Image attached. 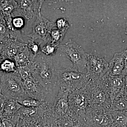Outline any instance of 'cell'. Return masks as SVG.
Listing matches in <instances>:
<instances>
[{"label":"cell","mask_w":127,"mask_h":127,"mask_svg":"<svg viewBox=\"0 0 127 127\" xmlns=\"http://www.w3.org/2000/svg\"><path fill=\"white\" fill-rule=\"evenodd\" d=\"M32 76L48 91L59 89L57 71L52 57L47 56L41 52L33 61Z\"/></svg>","instance_id":"obj_1"},{"label":"cell","mask_w":127,"mask_h":127,"mask_svg":"<svg viewBox=\"0 0 127 127\" xmlns=\"http://www.w3.org/2000/svg\"><path fill=\"white\" fill-rule=\"evenodd\" d=\"M57 77L59 87L64 88L70 93L75 90L84 88L89 80L86 74L70 67L57 70Z\"/></svg>","instance_id":"obj_2"},{"label":"cell","mask_w":127,"mask_h":127,"mask_svg":"<svg viewBox=\"0 0 127 127\" xmlns=\"http://www.w3.org/2000/svg\"><path fill=\"white\" fill-rule=\"evenodd\" d=\"M91 106L103 107L111 109L112 102L101 80L89 79L84 87Z\"/></svg>","instance_id":"obj_3"},{"label":"cell","mask_w":127,"mask_h":127,"mask_svg":"<svg viewBox=\"0 0 127 127\" xmlns=\"http://www.w3.org/2000/svg\"><path fill=\"white\" fill-rule=\"evenodd\" d=\"M58 50L64 53L71 62L73 68L82 73L86 68L87 53L81 46L71 39H69L63 45H59Z\"/></svg>","instance_id":"obj_4"},{"label":"cell","mask_w":127,"mask_h":127,"mask_svg":"<svg viewBox=\"0 0 127 127\" xmlns=\"http://www.w3.org/2000/svg\"><path fill=\"white\" fill-rule=\"evenodd\" d=\"M81 118L85 125L91 127H110L112 122L111 109L103 107L90 106Z\"/></svg>","instance_id":"obj_5"},{"label":"cell","mask_w":127,"mask_h":127,"mask_svg":"<svg viewBox=\"0 0 127 127\" xmlns=\"http://www.w3.org/2000/svg\"><path fill=\"white\" fill-rule=\"evenodd\" d=\"M1 89V93L7 99H17L25 95L23 81L16 71L7 74L2 73Z\"/></svg>","instance_id":"obj_6"},{"label":"cell","mask_w":127,"mask_h":127,"mask_svg":"<svg viewBox=\"0 0 127 127\" xmlns=\"http://www.w3.org/2000/svg\"><path fill=\"white\" fill-rule=\"evenodd\" d=\"M87 57L86 74L91 80H101L108 72L109 63L96 53H87Z\"/></svg>","instance_id":"obj_7"},{"label":"cell","mask_w":127,"mask_h":127,"mask_svg":"<svg viewBox=\"0 0 127 127\" xmlns=\"http://www.w3.org/2000/svg\"><path fill=\"white\" fill-rule=\"evenodd\" d=\"M18 9L16 11L26 20L27 26L31 29L37 16L41 14V9L44 0H16Z\"/></svg>","instance_id":"obj_8"},{"label":"cell","mask_w":127,"mask_h":127,"mask_svg":"<svg viewBox=\"0 0 127 127\" xmlns=\"http://www.w3.org/2000/svg\"><path fill=\"white\" fill-rule=\"evenodd\" d=\"M55 26V23L50 21L41 14L37 16L32 26L30 32L26 37L32 41L40 40L48 41L50 32Z\"/></svg>","instance_id":"obj_9"},{"label":"cell","mask_w":127,"mask_h":127,"mask_svg":"<svg viewBox=\"0 0 127 127\" xmlns=\"http://www.w3.org/2000/svg\"><path fill=\"white\" fill-rule=\"evenodd\" d=\"M68 112L81 117L90 106L87 95L84 88L72 92L68 96Z\"/></svg>","instance_id":"obj_10"},{"label":"cell","mask_w":127,"mask_h":127,"mask_svg":"<svg viewBox=\"0 0 127 127\" xmlns=\"http://www.w3.org/2000/svg\"><path fill=\"white\" fill-rule=\"evenodd\" d=\"M124 77L122 76H112L107 73L100 80L111 102L125 88Z\"/></svg>","instance_id":"obj_11"},{"label":"cell","mask_w":127,"mask_h":127,"mask_svg":"<svg viewBox=\"0 0 127 127\" xmlns=\"http://www.w3.org/2000/svg\"><path fill=\"white\" fill-rule=\"evenodd\" d=\"M23 85L25 95L41 102L45 100L48 91L33 76L23 81Z\"/></svg>","instance_id":"obj_12"},{"label":"cell","mask_w":127,"mask_h":127,"mask_svg":"<svg viewBox=\"0 0 127 127\" xmlns=\"http://www.w3.org/2000/svg\"><path fill=\"white\" fill-rule=\"evenodd\" d=\"M70 94L66 89L59 87L53 107L55 118L63 117L68 112L69 108L68 96Z\"/></svg>","instance_id":"obj_13"},{"label":"cell","mask_w":127,"mask_h":127,"mask_svg":"<svg viewBox=\"0 0 127 127\" xmlns=\"http://www.w3.org/2000/svg\"><path fill=\"white\" fill-rule=\"evenodd\" d=\"M127 58L126 50L115 53L109 64L107 74L112 76H122L127 73L126 62Z\"/></svg>","instance_id":"obj_14"},{"label":"cell","mask_w":127,"mask_h":127,"mask_svg":"<svg viewBox=\"0 0 127 127\" xmlns=\"http://www.w3.org/2000/svg\"><path fill=\"white\" fill-rule=\"evenodd\" d=\"M2 42V52L4 59H9L14 61V57L22 51L27 43H23L17 39L12 37L5 38Z\"/></svg>","instance_id":"obj_15"},{"label":"cell","mask_w":127,"mask_h":127,"mask_svg":"<svg viewBox=\"0 0 127 127\" xmlns=\"http://www.w3.org/2000/svg\"><path fill=\"white\" fill-rule=\"evenodd\" d=\"M22 107L18 103L17 99L9 98L7 99L1 118L11 120L17 112Z\"/></svg>","instance_id":"obj_16"},{"label":"cell","mask_w":127,"mask_h":127,"mask_svg":"<svg viewBox=\"0 0 127 127\" xmlns=\"http://www.w3.org/2000/svg\"><path fill=\"white\" fill-rule=\"evenodd\" d=\"M111 111H127V89L126 87L112 102Z\"/></svg>","instance_id":"obj_17"},{"label":"cell","mask_w":127,"mask_h":127,"mask_svg":"<svg viewBox=\"0 0 127 127\" xmlns=\"http://www.w3.org/2000/svg\"><path fill=\"white\" fill-rule=\"evenodd\" d=\"M16 0H0V16L6 19L18 9Z\"/></svg>","instance_id":"obj_18"},{"label":"cell","mask_w":127,"mask_h":127,"mask_svg":"<svg viewBox=\"0 0 127 127\" xmlns=\"http://www.w3.org/2000/svg\"><path fill=\"white\" fill-rule=\"evenodd\" d=\"M112 122L110 127H127V111H111Z\"/></svg>","instance_id":"obj_19"},{"label":"cell","mask_w":127,"mask_h":127,"mask_svg":"<svg viewBox=\"0 0 127 127\" xmlns=\"http://www.w3.org/2000/svg\"><path fill=\"white\" fill-rule=\"evenodd\" d=\"M14 61L17 67L27 65L31 62H32V56L28 47L27 45L14 57Z\"/></svg>","instance_id":"obj_20"},{"label":"cell","mask_w":127,"mask_h":127,"mask_svg":"<svg viewBox=\"0 0 127 127\" xmlns=\"http://www.w3.org/2000/svg\"><path fill=\"white\" fill-rule=\"evenodd\" d=\"M17 101L21 106L27 108H35L41 104L42 102L35 98L24 95L17 99Z\"/></svg>","instance_id":"obj_21"},{"label":"cell","mask_w":127,"mask_h":127,"mask_svg":"<svg viewBox=\"0 0 127 127\" xmlns=\"http://www.w3.org/2000/svg\"><path fill=\"white\" fill-rule=\"evenodd\" d=\"M17 67L13 60L5 59L0 63V71L4 73H11L16 72Z\"/></svg>","instance_id":"obj_22"},{"label":"cell","mask_w":127,"mask_h":127,"mask_svg":"<svg viewBox=\"0 0 127 127\" xmlns=\"http://www.w3.org/2000/svg\"><path fill=\"white\" fill-rule=\"evenodd\" d=\"M34 62H31L28 65L17 67V72L22 81L32 76Z\"/></svg>","instance_id":"obj_23"},{"label":"cell","mask_w":127,"mask_h":127,"mask_svg":"<svg viewBox=\"0 0 127 127\" xmlns=\"http://www.w3.org/2000/svg\"><path fill=\"white\" fill-rule=\"evenodd\" d=\"M66 32L63 31L57 30H52L50 33L48 42L59 45V43L63 40Z\"/></svg>","instance_id":"obj_24"},{"label":"cell","mask_w":127,"mask_h":127,"mask_svg":"<svg viewBox=\"0 0 127 127\" xmlns=\"http://www.w3.org/2000/svg\"><path fill=\"white\" fill-rule=\"evenodd\" d=\"M59 46L51 42H48L41 48V52L47 56L52 57L56 54Z\"/></svg>","instance_id":"obj_25"},{"label":"cell","mask_w":127,"mask_h":127,"mask_svg":"<svg viewBox=\"0 0 127 127\" xmlns=\"http://www.w3.org/2000/svg\"><path fill=\"white\" fill-rule=\"evenodd\" d=\"M41 43L36 41L29 40L27 43V47L32 56V62L35 58L41 52Z\"/></svg>","instance_id":"obj_26"},{"label":"cell","mask_w":127,"mask_h":127,"mask_svg":"<svg viewBox=\"0 0 127 127\" xmlns=\"http://www.w3.org/2000/svg\"><path fill=\"white\" fill-rule=\"evenodd\" d=\"M10 31L7 22L4 18L0 16V40L9 37Z\"/></svg>","instance_id":"obj_27"},{"label":"cell","mask_w":127,"mask_h":127,"mask_svg":"<svg viewBox=\"0 0 127 127\" xmlns=\"http://www.w3.org/2000/svg\"><path fill=\"white\" fill-rule=\"evenodd\" d=\"M55 26L57 27V30L66 32L70 28V25L65 18L57 19L55 23Z\"/></svg>","instance_id":"obj_28"},{"label":"cell","mask_w":127,"mask_h":127,"mask_svg":"<svg viewBox=\"0 0 127 127\" xmlns=\"http://www.w3.org/2000/svg\"><path fill=\"white\" fill-rule=\"evenodd\" d=\"M7 98L2 93H0V118H2V113Z\"/></svg>","instance_id":"obj_29"},{"label":"cell","mask_w":127,"mask_h":127,"mask_svg":"<svg viewBox=\"0 0 127 127\" xmlns=\"http://www.w3.org/2000/svg\"><path fill=\"white\" fill-rule=\"evenodd\" d=\"M2 127H16L17 124L14 123L11 120L1 118Z\"/></svg>","instance_id":"obj_30"},{"label":"cell","mask_w":127,"mask_h":127,"mask_svg":"<svg viewBox=\"0 0 127 127\" xmlns=\"http://www.w3.org/2000/svg\"><path fill=\"white\" fill-rule=\"evenodd\" d=\"M2 41L0 40V63L4 59L2 55Z\"/></svg>","instance_id":"obj_31"},{"label":"cell","mask_w":127,"mask_h":127,"mask_svg":"<svg viewBox=\"0 0 127 127\" xmlns=\"http://www.w3.org/2000/svg\"><path fill=\"white\" fill-rule=\"evenodd\" d=\"M124 84H125V86L127 87V73L125 76L124 77Z\"/></svg>","instance_id":"obj_32"},{"label":"cell","mask_w":127,"mask_h":127,"mask_svg":"<svg viewBox=\"0 0 127 127\" xmlns=\"http://www.w3.org/2000/svg\"><path fill=\"white\" fill-rule=\"evenodd\" d=\"M2 72L0 71V93H1V77L2 75Z\"/></svg>","instance_id":"obj_33"},{"label":"cell","mask_w":127,"mask_h":127,"mask_svg":"<svg viewBox=\"0 0 127 127\" xmlns=\"http://www.w3.org/2000/svg\"><path fill=\"white\" fill-rule=\"evenodd\" d=\"M0 127H2L1 119L0 118Z\"/></svg>","instance_id":"obj_34"},{"label":"cell","mask_w":127,"mask_h":127,"mask_svg":"<svg viewBox=\"0 0 127 127\" xmlns=\"http://www.w3.org/2000/svg\"><path fill=\"white\" fill-rule=\"evenodd\" d=\"M81 127H89V126H87V125H85L84 123H83V124L82 126Z\"/></svg>","instance_id":"obj_35"},{"label":"cell","mask_w":127,"mask_h":127,"mask_svg":"<svg viewBox=\"0 0 127 127\" xmlns=\"http://www.w3.org/2000/svg\"><path fill=\"white\" fill-rule=\"evenodd\" d=\"M126 51H127V50H126Z\"/></svg>","instance_id":"obj_36"},{"label":"cell","mask_w":127,"mask_h":127,"mask_svg":"<svg viewBox=\"0 0 127 127\" xmlns=\"http://www.w3.org/2000/svg\"></svg>","instance_id":"obj_37"},{"label":"cell","mask_w":127,"mask_h":127,"mask_svg":"<svg viewBox=\"0 0 127 127\" xmlns=\"http://www.w3.org/2000/svg\"></svg>","instance_id":"obj_38"}]
</instances>
